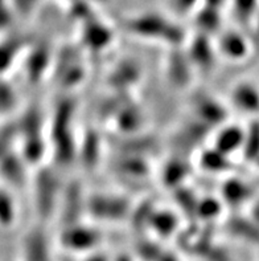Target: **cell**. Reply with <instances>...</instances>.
I'll use <instances>...</instances> for the list:
<instances>
[{
	"mask_svg": "<svg viewBox=\"0 0 259 261\" xmlns=\"http://www.w3.org/2000/svg\"><path fill=\"white\" fill-rule=\"evenodd\" d=\"M193 2L194 0H174V4L180 11H187L185 8H188V6L190 7V4H193Z\"/></svg>",
	"mask_w": 259,
	"mask_h": 261,
	"instance_id": "1",
	"label": "cell"
}]
</instances>
